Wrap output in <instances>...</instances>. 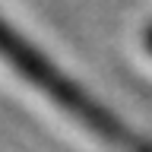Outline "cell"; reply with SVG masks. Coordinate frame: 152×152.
I'll return each mask as SVG.
<instances>
[{
	"label": "cell",
	"instance_id": "6da1fadb",
	"mask_svg": "<svg viewBox=\"0 0 152 152\" xmlns=\"http://www.w3.org/2000/svg\"><path fill=\"white\" fill-rule=\"evenodd\" d=\"M0 60L13 73H19L28 86H35L41 95H48L64 114H70L79 124H86V130H92L95 136H102V140H124L121 124L114 121L102 104H95L79 86H73L48 57L38 54L35 45H28L26 38L19 32H13L10 22H3V19H0Z\"/></svg>",
	"mask_w": 152,
	"mask_h": 152
}]
</instances>
